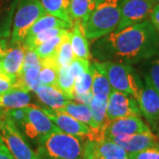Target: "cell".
Segmentation results:
<instances>
[{
  "instance_id": "obj_24",
  "label": "cell",
  "mask_w": 159,
  "mask_h": 159,
  "mask_svg": "<svg viewBox=\"0 0 159 159\" xmlns=\"http://www.w3.org/2000/svg\"><path fill=\"white\" fill-rule=\"evenodd\" d=\"M41 64L42 68L39 74L40 84L45 86H57L59 67L57 66L56 57L42 58Z\"/></svg>"
},
{
  "instance_id": "obj_15",
  "label": "cell",
  "mask_w": 159,
  "mask_h": 159,
  "mask_svg": "<svg viewBox=\"0 0 159 159\" xmlns=\"http://www.w3.org/2000/svg\"><path fill=\"white\" fill-rule=\"evenodd\" d=\"M34 93L40 102L52 110H61L70 101L57 86L40 85Z\"/></svg>"
},
{
  "instance_id": "obj_38",
  "label": "cell",
  "mask_w": 159,
  "mask_h": 159,
  "mask_svg": "<svg viewBox=\"0 0 159 159\" xmlns=\"http://www.w3.org/2000/svg\"><path fill=\"white\" fill-rule=\"evenodd\" d=\"M149 20L159 34V4H156V6H154L152 12L149 16Z\"/></svg>"
},
{
  "instance_id": "obj_22",
  "label": "cell",
  "mask_w": 159,
  "mask_h": 159,
  "mask_svg": "<svg viewBox=\"0 0 159 159\" xmlns=\"http://www.w3.org/2000/svg\"><path fill=\"white\" fill-rule=\"evenodd\" d=\"M46 13L74 25L70 16L71 0H39Z\"/></svg>"
},
{
  "instance_id": "obj_2",
  "label": "cell",
  "mask_w": 159,
  "mask_h": 159,
  "mask_svg": "<svg viewBox=\"0 0 159 159\" xmlns=\"http://www.w3.org/2000/svg\"><path fill=\"white\" fill-rule=\"evenodd\" d=\"M120 0H98L96 8L82 23L87 39L94 41L115 31L120 20Z\"/></svg>"
},
{
  "instance_id": "obj_32",
  "label": "cell",
  "mask_w": 159,
  "mask_h": 159,
  "mask_svg": "<svg viewBox=\"0 0 159 159\" xmlns=\"http://www.w3.org/2000/svg\"><path fill=\"white\" fill-rule=\"evenodd\" d=\"M6 114L11 118L13 123L16 125L19 129L22 128V125L27 118V107L15 108L6 111Z\"/></svg>"
},
{
  "instance_id": "obj_6",
  "label": "cell",
  "mask_w": 159,
  "mask_h": 159,
  "mask_svg": "<svg viewBox=\"0 0 159 159\" xmlns=\"http://www.w3.org/2000/svg\"><path fill=\"white\" fill-rule=\"evenodd\" d=\"M0 138L14 159H38L6 111L0 114Z\"/></svg>"
},
{
  "instance_id": "obj_13",
  "label": "cell",
  "mask_w": 159,
  "mask_h": 159,
  "mask_svg": "<svg viewBox=\"0 0 159 159\" xmlns=\"http://www.w3.org/2000/svg\"><path fill=\"white\" fill-rule=\"evenodd\" d=\"M148 132H151V130L149 126L142 121L141 117H126L110 121L104 131V138Z\"/></svg>"
},
{
  "instance_id": "obj_47",
  "label": "cell",
  "mask_w": 159,
  "mask_h": 159,
  "mask_svg": "<svg viewBox=\"0 0 159 159\" xmlns=\"http://www.w3.org/2000/svg\"><path fill=\"white\" fill-rule=\"evenodd\" d=\"M0 1H1V0H0Z\"/></svg>"
},
{
  "instance_id": "obj_35",
  "label": "cell",
  "mask_w": 159,
  "mask_h": 159,
  "mask_svg": "<svg viewBox=\"0 0 159 159\" xmlns=\"http://www.w3.org/2000/svg\"><path fill=\"white\" fill-rule=\"evenodd\" d=\"M39 65H41V58L37 56L35 51L34 50L27 49L26 53H25V57H24L22 70L31 67V66H39Z\"/></svg>"
},
{
  "instance_id": "obj_26",
  "label": "cell",
  "mask_w": 159,
  "mask_h": 159,
  "mask_svg": "<svg viewBox=\"0 0 159 159\" xmlns=\"http://www.w3.org/2000/svg\"><path fill=\"white\" fill-rule=\"evenodd\" d=\"M70 30H66L63 34H58L57 36L46 41L45 43H42L41 45L36 47L34 51L37 54V56L42 58H46L50 57H56L57 51L59 49L62 43L68 36Z\"/></svg>"
},
{
  "instance_id": "obj_14",
  "label": "cell",
  "mask_w": 159,
  "mask_h": 159,
  "mask_svg": "<svg viewBox=\"0 0 159 159\" xmlns=\"http://www.w3.org/2000/svg\"><path fill=\"white\" fill-rule=\"evenodd\" d=\"M26 51L27 48L24 43L11 46L1 58L5 73L15 81L21 74Z\"/></svg>"
},
{
  "instance_id": "obj_42",
  "label": "cell",
  "mask_w": 159,
  "mask_h": 159,
  "mask_svg": "<svg viewBox=\"0 0 159 159\" xmlns=\"http://www.w3.org/2000/svg\"><path fill=\"white\" fill-rule=\"evenodd\" d=\"M94 145H95V143H94ZM93 159H104V158L102 157V156H100L99 154L97 153L96 149H94V154H93Z\"/></svg>"
},
{
  "instance_id": "obj_28",
  "label": "cell",
  "mask_w": 159,
  "mask_h": 159,
  "mask_svg": "<svg viewBox=\"0 0 159 159\" xmlns=\"http://www.w3.org/2000/svg\"><path fill=\"white\" fill-rule=\"evenodd\" d=\"M66 30H68V29H61V28H53V29H46V30H43L38 34H36L33 37L25 39L24 44H25L27 49L34 50L36 47H38L43 43H45L46 41L51 39V38L57 36L58 34H63Z\"/></svg>"
},
{
  "instance_id": "obj_36",
  "label": "cell",
  "mask_w": 159,
  "mask_h": 159,
  "mask_svg": "<svg viewBox=\"0 0 159 159\" xmlns=\"http://www.w3.org/2000/svg\"><path fill=\"white\" fill-rule=\"evenodd\" d=\"M17 88L15 87L14 80L6 77H0V95H3Z\"/></svg>"
},
{
  "instance_id": "obj_41",
  "label": "cell",
  "mask_w": 159,
  "mask_h": 159,
  "mask_svg": "<svg viewBox=\"0 0 159 159\" xmlns=\"http://www.w3.org/2000/svg\"><path fill=\"white\" fill-rule=\"evenodd\" d=\"M0 77H6V78H9V79H11L7 74L5 73V71H4V69H3V66H2V60L0 59ZM12 80V79H11ZM15 81V80H14Z\"/></svg>"
},
{
  "instance_id": "obj_10",
  "label": "cell",
  "mask_w": 159,
  "mask_h": 159,
  "mask_svg": "<svg viewBox=\"0 0 159 159\" xmlns=\"http://www.w3.org/2000/svg\"><path fill=\"white\" fill-rule=\"evenodd\" d=\"M106 115L110 122L126 117H141L142 113L134 97L123 92L111 90L108 97Z\"/></svg>"
},
{
  "instance_id": "obj_16",
  "label": "cell",
  "mask_w": 159,
  "mask_h": 159,
  "mask_svg": "<svg viewBox=\"0 0 159 159\" xmlns=\"http://www.w3.org/2000/svg\"><path fill=\"white\" fill-rule=\"evenodd\" d=\"M59 111H62L64 112L69 114L73 118L79 120L81 123L85 124L86 125H88L91 130L94 132V134L96 135V142H98V141L103 139V137L100 134V133L97 130V125H95V123L93 121L89 105L75 102V101L74 102V101L70 100Z\"/></svg>"
},
{
  "instance_id": "obj_44",
  "label": "cell",
  "mask_w": 159,
  "mask_h": 159,
  "mask_svg": "<svg viewBox=\"0 0 159 159\" xmlns=\"http://www.w3.org/2000/svg\"><path fill=\"white\" fill-rule=\"evenodd\" d=\"M107 159H129V158H128V157H122V158H107Z\"/></svg>"
},
{
  "instance_id": "obj_34",
  "label": "cell",
  "mask_w": 159,
  "mask_h": 159,
  "mask_svg": "<svg viewBox=\"0 0 159 159\" xmlns=\"http://www.w3.org/2000/svg\"><path fill=\"white\" fill-rule=\"evenodd\" d=\"M129 159H159V147L147 148L139 152L128 154Z\"/></svg>"
},
{
  "instance_id": "obj_1",
  "label": "cell",
  "mask_w": 159,
  "mask_h": 159,
  "mask_svg": "<svg viewBox=\"0 0 159 159\" xmlns=\"http://www.w3.org/2000/svg\"><path fill=\"white\" fill-rule=\"evenodd\" d=\"M94 54L104 61L137 63L155 56L159 51V34L149 20L115 30L98 39Z\"/></svg>"
},
{
  "instance_id": "obj_9",
  "label": "cell",
  "mask_w": 159,
  "mask_h": 159,
  "mask_svg": "<svg viewBox=\"0 0 159 159\" xmlns=\"http://www.w3.org/2000/svg\"><path fill=\"white\" fill-rule=\"evenodd\" d=\"M42 109L53 121L55 125L63 133L80 138L81 140L87 139L96 142V135L94 132L88 125L73 118L69 114L59 110H52L47 107Z\"/></svg>"
},
{
  "instance_id": "obj_31",
  "label": "cell",
  "mask_w": 159,
  "mask_h": 159,
  "mask_svg": "<svg viewBox=\"0 0 159 159\" xmlns=\"http://www.w3.org/2000/svg\"><path fill=\"white\" fill-rule=\"evenodd\" d=\"M89 66H90L89 60L75 57L73 60V62L68 66V70L70 74H72L75 79L76 77L86 73L89 69Z\"/></svg>"
},
{
  "instance_id": "obj_3",
  "label": "cell",
  "mask_w": 159,
  "mask_h": 159,
  "mask_svg": "<svg viewBox=\"0 0 159 159\" xmlns=\"http://www.w3.org/2000/svg\"><path fill=\"white\" fill-rule=\"evenodd\" d=\"M81 139L58 130L40 140L38 159H81Z\"/></svg>"
},
{
  "instance_id": "obj_25",
  "label": "cell",
  "mask_w": 159,
  "mask_h": 159,
  "mask_svg": "<svg viewBox=\"0 0 159 159\" xmlns=\"http://www.w3.org/2000/svg\"><path fill=\"white\" fill-rule=\"evenodd\" d=\"M94 143L95 149L104 159L122 158L128 157V153L124 148L107 138H103L98 142H94Z\"/></svg>"
},
{
  "instance_id": "obj_29",
  "label": "cell",
  "mask_w": 159,
  "mask_h": 159,
  "mask_svg": "<svg viewBox=\"0 0 159 159\" xmlns=\"http://www.w3.org/2000/svg\"><path fill=\"white\" fill-rule=\"evenodd\" d=\"M93 71L90 64L89 69L83 74L75 78L74 81V95H88L92 93Z\"/></svg>"
},
{
  "instance_id": "obj_40",
  "label": "cell",
  "mask_w": 159,
  "mask_h": 159,
  "mask_svg": "<svg viewBox=\"0 0 159 159\" xmlns=\"http://www.w3.org/2000/svg\"><path fill=\"white\" fill-rule=\"evenodd\" d=\"M8 50V43L6 39H0V59L5 56Z\"/></svg>"
},
{
  "instance_id": "obj_21",
  "label": "cell",
  "mask_w": 159,
  "mask_h": 159,
  "mask_svg": "<svg viewBox=\"0 0 159 159\" xmlns=\"http://www.w3.org/2000/svg\"><path fill=\"white\" fill-rule=\"evenodd\" d=\"M73 25L70 23L66 22L65 20H63L59 18L53 16L51 14L45 13L34 22V24L32 26V28L29 30V34L27 35V38L33 37L34 35L38 34L40 32L49 29H53V28H61V29H72Z\"/></svg>"
},
{
  "instance_id": "obj_12",
  "label": "cell",
  "mask_w": 159,
  "mask_h": 159,
  "mask_svg": "<svg viewBox=\"0 0 159 159\" xmlns=\"http://www.w3.org/2000/svg\"><path fill=\"white\" fill-rule=\"evenodd\" d=\"M123 148L128 154L139 152L153 147H159V137L152 132L131 135H119L107 138Z\"/></svg>"
},
{
  "instance_id": "obj_11",
  "label": "cell",
  "mask_w": 159,
  "mask_h": 159,
  "mask_svg": "<svg viewBox=\"0 0 159 159\" xmlns=\"http://www.w3.org/2000/svg\"><path fill=\"white\" fill-rule=\"evenodd\" d=\"M137 102L141 113L156 130L159 119V94L145 77V85L142 86Z\"/></svg>"
},
{
  "instance_id": "obj_45",
  "label": "cell",
  "mask_w": 159,
  "mask_h": 159,
  "mask_svg": "<svg viewBox=\"0 0 159 159\" xmlns=\"http://www.w3.org/2000/svg\"><path fill=\"white\" fill-rule=\"evenodd\" d=\"M155 1H156V3H157V4H159V0H155Z\"/></svg>"
},
{
  "instance_id": "obj_5",
  "label": "cell",
  "mask_w": 159,
  "mask_h": 159,
  "mask_svg": "<svg viewBox=\"0 0 159 159\" xmlns=\"http://www.w3.org/2000/svg\"><path fill=\"white\" fill-rule=\"evenodd\" d=\"M46 12L39 0H22L13 19L11 46L24 43L34 22Z\"/></svg>"
},
{
  "instance_id": "obj_23",
  "label": "cell",
  "mask_w": 159,
  "mask_h": 159,
  "mask_svg": "<svg viewBox=\"0 0 159 159\" xmlns=\"http://www.w3.org/2000/svg\"><path fill=\"white\" fill-rule=\"evenodd\" d=\"M98 0H71L70 16L73 22L84 23L96 8Z\"/></svg>"
},
{
  "instance_id": "obj_17",
  "label": "cell",
  "mask_w": 159,
  "mask_h": 159,
  "mask_svg": "<svg viewBox=\"0 0 159 159\" xmlns=\"http://www.w3.org/2000/svg\"><path fill=\"white\" fill-rule=\"evenodd\" d=\"M70 43L75 57L90 59V49L86 37L82 23L76 21L70 30Z\"/></svg>"
},
{
  "instance_id": "obj_18",
  "label": "cell",
  "mask_w": 159,
  "mask_h": 159,
  "mask_svg": "<svg viewBox=\"0 0 159 159\" xmlns=\"http://www.w3.org/2000/svg\"><path fill=\"white\" fill-rule=\"evenodd\" d=\"M108 97L102 96H93L89 102L92 119L97 125V128L100 134L104 138V131L108 125L109 121L106 115Z\"/></svg>"
},
{
  "instance_id": "obj_20",
  "label": "cell",
  "mask_w": 159,
  "mask_h": 159,
  "mask_svg": "<svg viewBox=\"0 0 159 159\" xmlns=\"http://www.w3.org/2000/svg\"><path fill=\"white\" fill-rule=\"evenodd\" d=\"M92 65L93 71V82H92V94L93 96H102L109 97L111 92V87L109 82L107 75L101 67L98 61Z\"/></svg>"
},
{
  "instance_id": "obj_19",
  "label": "cell",
  "mask_w": 159,
  "mask_h": 159,
  "mask_svg": "<svg viewBox=\"0 0 159 159\" xmlns=\"http://www.w3.org/2000/svg\"><path fill=\"white\" fill-rule=\"evenodd\" d=\"M31 97L29 91L15 89L0 95V107L6 111L15 108L27 107L30 104Z\"/></svg>"
},
{
  "instance_id": "obj_30",
  "label": "cell",
  "mask_w": 159,
  "mask_h": 159,
  "mask_svg": "<svg viewBox=\"0 0 159 159\" xmlns=\"http://www.w3.org/2000/svg\"><path fill=\"white\" fill-rule=\"evenodd\" d=\"M74 58L75 56L70 43V32H69L68 36L63 42L57 51L56 60L58 67H62V66H68L73 62Z\"/></svg>"
},
{
  "instance_id": "obj_27",
  "label": "cell",
  "mask_w": 159,
  "mask_h": 159,
  "mask_svg": "<svg viewBox=\"0 0 159 159\" xmlns=\"http://www.w3.org/2000/svg\"><path fill=\"white\" fill-rule=\"evenodd\" d=\"M74 77L70 74L68 66H62L58 69L57 86L70 100L74 99Z\"/></svg>"
},
{
  "instance_id": "obj_46",
  "label": "cell",
  "mask_w": 159,
  "mask_h": 159,
  "mask_svg": "<svg viewBox=\"0 0 159 159\" xmlns=\"http://www.w3.org/2000/svg\"><path fill=\"white\" fill-rule=\"evenodd\" d=\"M157 136H158V137H159V134H157Z\"/></svg>"
},
{
  "instance_id": "obj_4",
  "label": "cell",
  "mask_w": 159,
  "mask_h": 159,
  "mask_svg": "<svg viewBox=\"0 0 159 159\" xmlns=\"http://www.w3.org/2000/svg\"><path fill=\"white\" fill-rule=\"evenodd\" d=\"M107 75L112 90L123 92L137 100L142 85L127 63L118 61H98Z\"/></svg>"
},
{
  "instance_id": "obj_43",
  "label": "cell",
  "mask_w": 159,
  "mask_h": 159,
  "mask_svg": "<svg viewBox=\"0 0 159 159\" xmlns=\"http://www.w3.org/2000/svg\"><path fill=\"white\" fill-rule=\"evenodd\" d=\"M156 131H157V134H159V119H158V121H157V125Z\"/></svg>"
},
{
  "instance_id": "obj_7",
  "label": "cell",
  "mask_w": 159,
  "mask_h": 159,
  "mask_svg": "<svg viewBox=\"0 0 159 159\" xmlns=\"http://www.w3.org/2000/svg\"><path fill=\"white\" fill-rule=\"evenodd\" d=\"M21 130L29 139L37 141L59 129L55 125L42 107L34 104L27 106V118Z\"/></svg>"
},
{
  "instance_id": "obj_8",
  "label": "cell",
  "mask_w": 159,
  "mask_h": 159,
  "mask_svg": "<svg viewBox=\"0 0 159 159\" xmlns=\"http://www.w3.org/2000/svg\"><path fill=\"white\" fill-rule=\"evenodd\" d=\"M155 0H120V20L116 30H120L148 20Z\"/></svg>"
},
{
  "instance_id": "obj_39",
  "label": "cell",
  "mask_w": 159,
  "mask_h": 159,
  "mask_svg": "<svg viewBox=\"0 0 159 159\" xmlns=\"http://www.w3.org/2000/svg\"><path fill=\"white\" fill-rule=\"evenodd\" d=\"M0 159H14L11 156V152L7 148L4 142H2L0 138Z\"/></svg>"
},
{
  "instance_id": "obj_33",
  "label": "cell",
  "mask_w": 159,
  "mask_h": 159,
  "mask_svg": "<svg viewBox=\"0 0 159 159\" xmlns=\"http://www.w3.org/2000/svg\"><path fill=\"white\" fill-rule=\"evenodd\" d=\"M146 78L159 94V58H157L151 63L148 70V74L146 76Z\"/></svg>"
},
{
  "instance_id": "obj_37",
  "label": "cell",
  "mask_w": 159,
  "mask_h": 159,
  "mask_svg": "<svg viewBox=\"0 0 159 159\" xmlns=\"http://www.w3.org/2000/svg\"><path fill=\"white\" fill-rule=\"evenodd\" d=\"M94 149H95L94 141L87 140V142L84 143V146H83V154H82L81 159H93Z\"/></svg>"
}]
</instances>
